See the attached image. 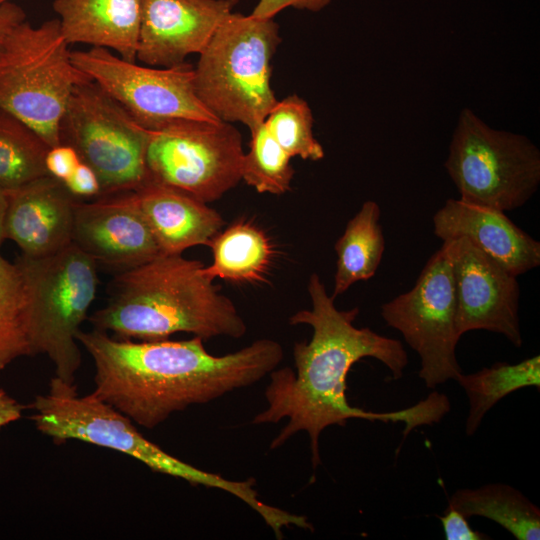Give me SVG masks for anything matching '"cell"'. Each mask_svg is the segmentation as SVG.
<instances>
[{"label":"cell","mask_w":540,"mask_h":540,"mask_svg":"<svg viewBox=\"0 0 540 540\" xmlns=\"http://www.w3.org/2000/svg\"><path fill=\"white\" fill-rule=\"evenodd\" d=\"M307 289L311 309L296 312L289 323L309 325L313 335L308 342L294 344L295 370L283 367L269 374L270 382L264 394L267 407L252 420L253 424L260 425L288 419L271 442V450L305 431L315 469L321 463L319 438L329 426H345L354 418L403 422L405 438L414 428L438 423L449 412L448 398L438 392L430 393L414 406L393 412H373L351 406L346 397V379L356 362L375 358L391 371L393 379H399L408 364L407 353L399 340L367 327L357 328L354 321L359 309L339 310L318 274L310 275Z\"/></svg>","instance_id":"cell-1"},{"label":"cell","mask_w":540,"mask_h":540,"mask_svg":"<svg viewBox=\"0 0 540 540\" xmlns=\"http://www.w3.org/2000/svg\"><path fill=\"white\" fill-rule=\"evenodd\" d=\"M76 339L95 366L93 393L135 424L152 429L172 414L251 386L278 367L281 345L259 339L222 356L203 339L135 342L93 329Z\"/></svg>","instance_id":"cell-2"},{"label":"cell","mask_w":540,"mask_h":540,"mask_svg":"<svg viewBox=\"0 0 540 540\" xmlns=\"http://www.w3.org/2000/svg\"><path fill=\"white\" fill-rule=\"evenodd\" d=\"M199 260L160 254L116 273L110 296L88 319L118 339L157 341L185 332L207 340L247 331L233 302L203 272Z\"/></svg>","instance_id":"cell-3"},{"label":"cell","mask_w":540,"mask_h":540,"mask_svg":"<svg viewBox=\"0 0 540 540\" xmlns=\"http://www.w3.org/2000/svg\"><path fill=\"white\" fill-rule=\"evenodd\" d=\"M280 43L274 18L232 12L199 53L194 84L200 101L221 121L249 130L263 123L278 101L271 63Z\"/></svg>","instance_id":"cell-4"},{"label":"cell","mask_w":540,"mask_h":540,"mask_svg":"<svg viewBox=\"0 0 540 540\" xmlns=\"http://www.w3.org/2000/svg\"><path fill=\"white\" fill-rule=\"evenodd\" d=\"M30 409L36 429L54 442L78 440L113 449L135 458L155 472L183 479L194 486L223 490L247 505L257 500L254 478L228 480L178 459L145 438L130 418L93 392L79 395L74 382L53 377L47 392L37 395Z\"/></svg>","instance_id":"cell-5"},{"label":"cell","mask_w":540,"mask_h":540,"mask_svg":"<svg viewBox=\"0 0 540 540\" xmlns=\"http://www.w3.org/2000/svg\"><path fill=\"white\" fill-rule=\"evenodd\" d=\"M58 18L35 27L27 20L0 51V108L51 148L61 143V121L73 89L91 79L71 60Z\"/></svg>","instance_id":"cell-6"},{"label":"cell","mask_w":540,"mask_h":540,"mask_svg":"<svg viewBox=\"0 0 540 540\" xmlns=\"http://www.w3.org/2000/svg\"><path fill=\"white\" fill-rule=\"evenodd\" d=\"M15 263L28 295L32 355H47L55 376L72 383L81 364L76 335L96 296L98 266L73 243L43 258L21 254Z\"/></svg>","instance_id":"cell-7"},{"label":"cell","mask_w":540,"mask_h":540,"mask_svg":"<svg viewBox=\"0 0 540 540\" xmlns=\"http://www.w3.org/2000/svg\"><path fill=\"white\" fill-rule=\"evenodd\" d=\"M460 199L503 212L522 207L540 184V151L526 136L493 129L464 108L444 164Z\"/></svg>","instance_id":"cell-8"},{"label":"cell","mask_w":540,"mask_h":540,"mask_svg":"<svg viewBox=\"0 0 540 540\" xmlns=\"http://www.w3.org/2000/svg\"><path fill=\"white\" fill-rule=\"evenodd\" d=\"M242 136L232 123L181 119L148 130V179L209 203L242 180Z\"/></svg>","instance_id":"cell-9"},{"label":"cell","mask_w":540,"mask_h":540,"mask_svg":"<svg viewBox=\"0 0 540 540\" xmlns=\"http://www.w3.org/2000/svg\"><path fill=\"white\" fill-rule=\"evenodd\" d=\"M60 135L97 174L101 196L136 190L148 179V129L92 80L73 89Z\"/></svg>","instance_id":"cell-10"},{"label":"cell","mask_w":540,"mask_h":540,"mask_svg":"<svg viewBox=\"0 0 540 540\" xmlns=\"http://www.w3.org/2000/svg\"><path fill=\"white\" fill-rule=\"evenodd\" d=\"M381 316L419 355V377L427 388L458 380L463 372L456 357L460 336L455 286L444 243L429 258L412 289L381 306Z\"/></svg>","instance_id":"cell-11"},{"label":"cell","mask_w":540,"mask_h":540,"mask_svg":"<svg viewBox=\"0 0 540 540\" xmlns=\"http://www.w3.org/2000/svg\"><path fill=\"white\" fill-rule=\"evenodd\" d=\"M71 60L148 130L181 119L219 120L198 98L189 63L144 67L101 47L71 51Z\"/></svg>","instance_id":"cell-12"},{"label":"cell","mask_w":540,"mask_h":540,"mask_svg":"<svg viewBox=\"0 0 540 540\" xmlns=\"http://www.w3.org/2000/svg\"><path fill=\"white\" fill-rule=\"evenodd\" d=\"M443 243L452 264L458 335L487 330L505 336L515 347H521L517 276L466 238Z\"/></svg>","instance_id":"cell-13"},{"label":"cell","mask_w":540,"mask_h":540,"mask_svg":"<svg viewBox=\"0 0 540 540\" xmlns=\"http://www.w3.org/2000/svg\"><path fill=\"white\" fill-rule=\"evenodd\" d=\"M72 243L97 266L116 273L161 254L135 190L102 195L75 206Z\"/></svg>","instance_id":"cell-14"},{"label":"cell","mask_w":540,"mask_h":540,"mask_svg":"<svg viewBox=\"0 0 540 540\" xmlns=\"http://www.w3.org/2000/svg\"><path fill=\"white\" fill-rule=\"evenodd\" d=\"M238 0H142L136 58L172 67L199 54Z\"/></svg>","instance_id":"cell-15"},{"label":"cell","mask_w":540,"mask_h":540,"mask_svg":"<svg viewBox=\"0 0 540 540\" xmlns=\"http://www.w3.org/2000/svg\"><path fill=\"white\" fill-rule=\"evenodd\" d=\"M5 190V239L13 241L22 255L43 258L72 244L78 199L61 181L46 175Z\"/></svg>","instance_id":"cell-16"},{"label":"cell","mask_w":540,"mask_h":540,"mask_svg":"<svg viewBox=\"0 0 540 540\" xmlns=\"http://www.w3.org/2000/svg\"><path fill=\"white\" fill-rule=\"evenodd\" d=\"M432 223L434 235L443 242L466 238L515 276L540 265V242L503 211L450 198Z\"/></svg>","instance_id":"cell-17"},{"label":"cell","mask_w":540,"mask_h":540,"mask_svg":"<svg viewBox=\"0 0 540 540\" xmlns=\"http://www.w3.org/2000/svg\"><path fill=\"white\" fill-rule=\"evenodd\" d=\"M135 192L161 254L208 246L224 225L207 203L167 185L147 179Z\"/></svg>","instance_id":"cell-18"},{"label":"cell","mask_w":540,"mask_h":540,"mask_svg":"<svg viewBox=\"0 0 540 540\" xmlns=\"http://www.w3.org/2000/svg\"><path fill=\"white\" fill-rule=\"evenodd\" d=\"M52 7L69 45L106 48L136 61L142 0H54Z\"/></svg>","instance_id":"cell-19"},{"label":"cell","mask_w":540,"mask_h":540,"mask_svg":"<svg viewBox=\"0 0 540 540\" xmlns=\"http://www.w3.org/2000/svg\"><path fill=\"white\" fill-rule=\"evenodd\" d=\"M213 261L204 266L211 280L254 283L264 279L273 257V248L263 230L246 220L232 223L209 242Z\"/></svg>","instance_id":"cell-20"},{"label":"cell","mask_w":540,"mask_h":540,"mask_svg":"<svg viewBox=\"0 0 540 540\" xmlns=\"http://www.w3.org/2000/svg\"><path fill=\"white\" fill-rule=\"evenodd\" d=\"M380 214L375 201H365L335 243L337 262L332 298L375 275L385 250Z\"/></svg>","instance_id":"cell-21"},{"label":"cell","mask_w":540,"mask_h":540,"mask_svg":"<svg viewBox=\"0 0 540 540\" xmlns=\"http://www.w3.org/2000/svg\"><path fill=\"white\" fill-rule=\"evenodd\" d=\"M448 506L465 517L481 516L492 520L518 540L540 538V510L512 486L493 483L479 488L456 490Z\"/></svg>","instance_id":"cell-22"},{"label":"cell","mask_w":540,"mask_h":540,"mask_svg":"<svg viewBox=\"0 0 540 540\" xmlns=\"http://www.w3.org/2000/svg\"><path fill=\"white\" fill-rule=\"evenodd\" d=\"M457 382L469 400L465 424L468 436L475 434L486 413L508 394L526 387L540 388V356L516 364L497 362L472 374H461Z\"/></svg>","instance_id":"cell-23"},{"label":"cell","mask_w":540,"mask_h":540,"mask_svg":"<svg viewBox=\"0 0 540 540\" xmlns=\"http://www.w3.org/2000/svg\"><path fill=\"white\" fill-rule=\"evenodd\" d=\"M50 147L21 120L0 108V186L11 189L48 175Z\"/></svg>","instance_id":"cell-24"},{"label":"cell","mask_w":540,"mask_h":540,"mask_svg":"<svg viewBox=\"0 0 540 540\" xmlns=\"http://www.w3.org/2000/svg\"><path fill=\"white\" fill-rule=\"evenodd\" d=\"M29 305L18 265L0 255V370L30 356Z\"/></svg>","instance_id":"cell-25"},{"label":"cell","mask_w":540,"mask_h":540,"mask_svg":"<svg viewBox=\"0 0 540 540\" xmlns=\"http://www.w3.org/2000/svg\"><path fill=\"white\" fill-rule=\"evenodd\" d=\"M249 151L244 154L242 180L259 193L284 194L294 169L290 155L279 145L264 122L251 128Z\"/></svg>","instance_id":"cell-26"},{"label":"cell","mask_w":540,"mask_h":540,"mask_svg":"<svg viewBox=\"0 0 540 540\" xmlns=\"http://www.w3.org/2000/svg\"><path fill=\"white\" fill-rule=\"evenodd\" d=\"M264 124L279 145L290 155L318 161L324 157L322 145L313 135V114L308 103L296 94L277 101Z\"/></svg>","instance_id":"cell-27"},{"label":"cell","mask_w":540,"mask_h":540,"mask_svg":"<svg viewBox=\"0 0 540 540\" xmlns=\"http://www.w3.org/2000/svg\"><path fill=\"white\" fill-rule=\"evenodd\" d=\"M62 183L69 193L78 200L84 198L95 199L102 194L97 174L82 161Z\"/></svg>","instance_id":"cell-28"},{"label":"cell","mask_w":540,"mask_h":540,"mask_svg":"<svg viewBox=\"0 0 540 540\" xmlns=\"http://www.w3.org/2000/svg\"><path fill=\"white\" fill-rule=\"evenodd\" d=\"M80 162L81 159L75 149L64 143L49 148L45 156L48 175L61 182L69 177Z\"/></svg>","instance_id":"cell-29"},{"label":"cell","mask_w":540,"mask_h":540,"mask_svg":"<svg viewBox=\"0 0 540 540\" xmlns=\"http://www.w3.org/2000/svg\"><path fill=\"white\" fill-rule=\"evenodd\" d=\"M446 540H487L490 537L473 530L468 518L458 510L447 506L444 515L439 517Z\"/></svg>","instance_id":"cell-30"},{"label":"cell","mask_w":540,"mask_h":540,"mask_svg":"<svg viewBox=\"0 0 540 540\" xmlns=\"http://www.w3.org/2000/svg\"><path fill=\"white\" fill-rule=\"evenodd\" d=\"M333 0H259L250 13L255 18H274L285 8L319 12Z\"/></svg>","instance_id":"cell-31"},{"label":"cell","mask_w":540,"mask_h":540,"mask_svg":"<svg viewBox=\"0 0 540 540\" xmlns=\"http://www.w3.org/2000/svg\"><path fill=\"white\" fill-rule=\"evenodd\" d=\"M25 20L26 14L19 5L10 1L0 5V51L10 33Z\"/></svg>","instance_id":"cell-32"},{"label":"cell","mask_w":540,"mask_h":540,"mask_svg":"<svg viewBox=\"0 0 540 540\" xmlns=\"http://www.w3.org/2000/svg\"><path fill=\"white\" fill-rule=\"evenodd\" d=\"M25 407L0 388V428L22 417Z\"/></svg>","instance_id":"cell-33"},{"label":"cell","mask_w":540,"mask_h":540,"mask_svg":"<svg viewBox=\"0 0 540 540\" xmlns=\"http://www.w3.org/2000/svg\"><path fill=\"white\" fill-rule=\"evenodd\" d=\"M6 190L0 186V247L5 239V217L7 210Z\"/></svg>","instance_id":"cell-34"},{"label":"cell","mask_w":540,"mask_h":540,"mask_svg":"<svg viewBox=\"0 0 540 540\" xmlns=\"http://www.w3.org/2000/svg\"><path fill=\"white\" fill-rule=\"evenodd\" d=\"M7 1H9V0H0V5L7 2Z\"/></svg>","instance_id":"cell-35"}]
</instances>
